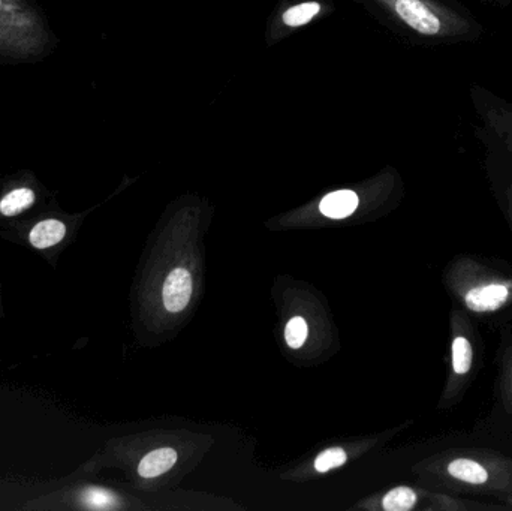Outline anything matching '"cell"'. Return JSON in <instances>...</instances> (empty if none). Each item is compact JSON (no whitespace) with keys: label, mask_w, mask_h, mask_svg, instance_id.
I'll use <instances>...</instances> for the list:
<instances>
[{"label":"cell","mask_w":512,"mask_h":511,"mask_svg":"<svg viewBox=\"0 0 512 511\" xmlns=\"http://www.w3.org/2000/svg\"><path fill=\"white\" fill-rule=\"evenodd\" d=\"M400 35L415 44H474L484 24L459 0H370Z\"/></svg>","instance_id":"cell-1"},{"label":"cell","mask_w":512,"mask_h":511,"mask_svg":"<svg viewBox=\"0 0 512 511\" xmlns=\"http://www.w3.org/2000/svg\"><path fill=\"white\" fill-rule=\"evenodd\" d=\"M50 24L30 0H0V57L11 60L41 59L53 50Z\"/></svg>","instance_id":"cell-2"},{"label":"cell","mask_w":512,"mask_h":511,"mask_svg":"<svg viewBox=\"0 0 512 511\" xmlns=\"http://www.w3.org/2000/svg\"><path fill=\"white\" fill-rule=\"evenodd\" d=\"M469 98L480 119V128L489 132L512 155V102L475 83L469 87Z\"/></svg>","instance_id":"cell-3"},{"label":"cell","mask_w":512,"mask_h":511,"mask_svg":"<svg viewBox=\"0 0 512 511\" xmlns=\"http://www.w3.org/2000/svg\"><path fill=\"white\" fill-rule=\"evenodd\" d=\"M459 294L468 311L477 315L495 314L512 302V282L496 276L480 278L478 282L460 288Z\"/></svg>","instance_id":"cell-4"},{"label":"cell","mask_w":512,"mask_h":511,"mask_svg":"<svg viewBox=\"0 0 512 511\" xmlns=\"http://www.w3.org/2000/svg\"><path fill=\"white\" fill-rule=\"evenodd\" d=\"M474 362V344L466 333L456 330V333H453V342H451L450 383L453 384L454 389L465 383L466 378L474 369Z\"/></svg>","instance_id":"cell-5"},{"label":"cell","mask_w":512,"mask_h":511,"mask_svg":"<svg viewBox=\"0 0 512 511\" xmlns=\"http://www.w3.org/2000/svg\"><path fill=\"white\" fill-rule=\"evenodd\" d=\"M192 276L186 269H174L167 276L162 290L165 308L170 312H180L189 305L192 297Z\"/></svg>","instance_id":"cell-6"},{"label":"cell","mask_w":512,"mask_h":511,"mask_svg":"<svg viewBox=\"0 0 512 511\" xmlns=\"http://www.w3.org/2000/svg\"><path fill=\"white\" fill-rule=\"evenodd\" d=\"M448 476L463 485L484 486L489 482V471L474 459L459 458L448 464Z\"/></svg>","instance_id":"cell-7"},{"label":"cell","mask_w":512,"mask_h":511,"mask_svg":"<svg viewBox=\"0 0 512 511\" xmlns=\"http://www.w3.org/2000/svg\"><path fill=\"white\" fill-rule=\"evenodd\" d=\"M358 197L352 191H336L324 197L319 204L322 215L331 219H343L351 216L357 210Z\"/></svg>","instance_id":"cell-8"},{"label":"cell","mask_w":512,"mask_h":511,"mask_svg":"<svg viewBox=\"0 0 512 511\" xmlns=\"http://www.w3.org/2000/svg\"><path fill=\"white\" fill-rule=\"evenodd\" d=\"M177 462V452L174 449H159L149 453L138 467V474L144 479H153V477L162 476L170 471Z\"/></svg>","instance_id":"cell-9"},{"label":"cell","mask_w":512,"mask_h":511,"mask_svg":"<svg viewBox=\"0 0 512 511\" xmlns=\"http://www.w3.org/2000/svg\"><path fill=\"white\" fill-rule=\"evenodd\" d=\"M65 234L66 227L62 221L47 219V221L39 222V224L33 227V230L30 231L29 239L35 248L47 249L62 242Z\"/></svg>","instance_id":"cell-10"},{"label":"cell","mask_w":512,"mask_h":511,"mask_svg":"<svg viewBox=\"0 0 512 511\" xmlns=\"http://www.w3.org/2000/svg\"><path fill=\"white\" fill-rule=\"evenodd\" d=\"M35 200L36 195L32 188L21 186V188L12 189L0 200V213L3 216L20 215L24 210L32 207Z\"/></svg>","instance_id":"cell-11"},{"label":"cell","mask_w":512,"mask_h":511,"mask_svg":"<svg viewBox=\"0 0 512 511\" xmlns=\"http://www.w3.org/2000/svg\"><path fill=\"white\" fill-rule=\"evenodd\" d=\"M319 11H321L319 3H298V5L291 6V8L286 9L285 14H283L282 21L283 24H286L288 27L304 26V24L309 23L312 18H315L316 15L319 14Z\"/></svg>","instance_id":"cell-12"},{"label":"cell","mask_w":512,"mask_h":511,"mask_svg":"<svg viewBox=\"0 0 512 511\" xmlns=\"http://www.w3.org/2000/svg\"><path fill=\"white\" fill-rule=\"evenodd\" d=\"M417 500V494L411 488L400 486L385 495L382 507L387 511H409L414 509Z\"/></svg>","instance_id":"cell-13"},{"label":"cell","mask_w":512,"mask_h":511,"mask_svg":"<svg viewBox=\"0 0 512 511\" xmlns=\"http://www.w3.org/2000/svg\"><path fill=\"white\" fill-rule=\"evenodd\" d=\"M307 335H309V329H307V323L304 318L295 317L288 321L285 329L286 344L291 348L303 347L306 342Z\"/></svg>","instance_id":"cell-14"},{"label":"cell","mask_w":512,"mask_h":511,"mask_svg":"<svg viewBox=\"0 0 512 511\" xmlns=\"http://www.w3.org/2000/svg\"><path fill=\"white\" fill-rule=\"evenodd\" d=\"M83 503L90 509H111L116 506V497L101 488H89L83 492Z\"/></svg>","instance_id":"cell-15"},{"label":"cell","mask_w":512,"mask_h":511,"mask_svg":"<svg viewBox=\"0 0 512 511\" xmlns=\"http://www.w3.org/2000/svg\"><path fill=\"white\" fill-rule=\"evenodd\" d=\"M346 462V453L342 449H328L316 458L315 468L318 473H327L333 468L342 467Z\"/></svg>","instance_id":"cell-16"},{"label":"cell","mask_w":512,"mask_h":511,"mask_svg":"<svg viewBox=\"0 0 512 511\" xmlns=\"http://www.w3.org/2000/svg\"><path fill=\"white\" fill-rule=\"evenodd\" d=\"M477 2L483 3L487 6H495V8H510L512 6V0H477Z\"/></svg>","instance_id":"cell-17"},{"label":"cell","mask_w":512,"mask_h":511,"mask_svg":"<svg viewBox=\"0 0 512 511\" xmlns=\"http://www.w3.org/2000/svg\"><path fill=\"white\" fill-rule=\"evenodd\" d=\"M511 381H512V374H511Z\"/></svg>","instance_id":"cell-18"}]
</instances>
